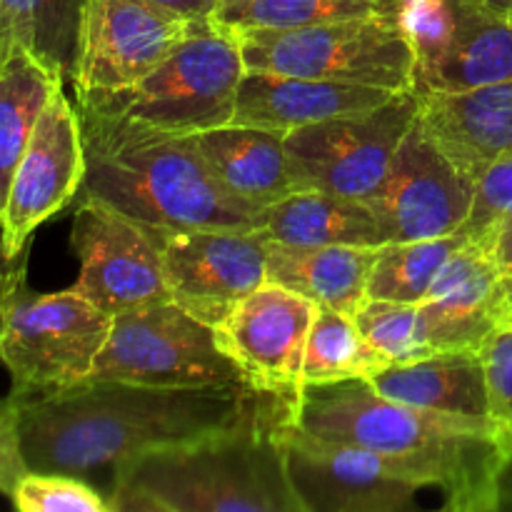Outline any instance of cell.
Here are the masks:
<instances>
[{
  "label": "cell",
  "instance_id": "484cf974",
  "mask_svg": "<svg viewBox=\"0 0 512 512\" xmlns=\"http://www.w3.org/2000/svg\"><path fill=\"white\" fill-rule=\"evenodd\" d=\"M508 293L510 285L493 250L468 240L450 255L425 300L450 313L500 325L508 310Z\"/></svg>",
  "mask_w": 512,
  "mask_h": 512
},
{
  "label": "cell",
  "instance_id": "ac0fdd59",
  "mask_svg": "<svg viewBox=\"0 0 512 512\" xmlns=\"http://www.w3.org/2000/svg\"><path fill=\"white\" fill-rule=\"evenodd\" d=\"M393 90L335 83L303 75L245 70L238 85L233 123L290 133L343 115L368 113L393 98Z\"/></svg>",
  "mask_w": 512,
  "mask_h": 512
},
{
  "label": "cell",
  "instance_id": "ffe728a7",
  "mask_svg": "<svg viewBox=\"0 0 512 512\" xmlns=\"http://www.w3.org/2000/svg\"><path fill=\"white\" fill-rule=\"evenodd\" d=\"M363 338L388 360V365L413 363L438 353L480 350L498 325L465 318L428 303L365 300L355 313Z\"/></svg>",
  "mask_w": 512,
  "mask_h": 512
},
{
  "label": "cell",
  "instance_id": "2e32d148",
  "mask_svg": "<svg viewBox=\"0 0 512 512\" xmlns=\"http://www.w3.org/2000/svg\"><path fill=\"white\" fill-rule=\"evenodd\" d=\"M83 175L78 110L63 93V85H58L40 113L0 215V238L10 258L23 255L35 228L78 198Z\"/></svg>",
  "mask_w": 512,
  "mask_h": 512
},
{
  "label": "cell",
  "instance_id": "5bb4252c",
  "mask_svg": "<svg viewBox=\"0 0 512 512\" xmlns=\"http://www.w3.org/2000/svg\"><path fill=\"white\" fill-rule=\"evenodd\" d=\"M195 20L153 0H85L75 93H118L168 58Z\"/></svg>",
  "mask_w": 512,
  "mask_h": 512
},
{
  "label": "cell",
  "instance_id": "cb8c5ba5",
  "mask_svg": "<svg viewBox=\"0 0 512 512\" xmlns=\"http://www.w3.org/2000/svg\"><path fill=\"white\" fill-rule=\"evenodd\" d=\"M260 233L273 243L295 248H380L378 218L368 200L345 198L323 190H298L263 210Z\"/></svg>",
  "mask_w": 512,
  "mask_h": 512
},
{
  "label": "cell",
  "instance_id": "d590c367",
  "mask_svg": "<svg viewBox=\"0 0 512 512\" xmlns=\"http://www.w3.org/2000/svg\"><path fill=\"white\" fill-rule=\"evenodd\" d=\"M483 245H488V248L493 250L500 268H503L505 280H508V285L512 288V218L500 223Z\"/></svg>",
  "mask_w": 512,
  "mask_h": 512
},
{
  "label": "cell",
  "instance_id": "9c48e42d",
  "mask_svg": "<svg viewBox=\"0 0 512 512\" xmlns=\"http://www.w3.org/2000/svg\"><path fill=\"white\" fill-rule=\"evenodd\" d=\"M413 93H463L512 80V25L485 0H405Z\"/></svg>",
  "mask_w": 512,
  "mask_h": 512
},
{
  "label": "cell",
  "instance_id": "f1b7e54d",
  "mask_svg": "<svg viewBox=\"0 0 512 512\" xmlns=\"http://www.w3.org/2000/svg\"><path fill=\"white\" fill-rule=\"evenodd\" d=\"M20 48L60 80L73 78L85 0H0Z\"/></svg>",
  "mask_w": 512,
  "mask_h": 512
},
{
  "label": "cell",
  "instance_id": "b9f144b4",
  "mask_svg": "<svg viewBox=\"0 0 512 512\" xmlns=\"http://www.w3.org/2000/svg\"><path fill=\"white\" fill-rule=\"evenodd\" d=\"M508 20H510V25H512V8H510V13H508Z\"/></svg>",
  "mask_w": 512,
  "mask_h": 512
},
{
  "label": "cell",
  "instance_id": "ab89813d",
  "mask_svg": "<svg viewBox=\"0 0 512 512\" xmlns=\"http://www.w3.org/2000/svg\"><path fill=\"white\" fill-rule=\"evenodd\" d=\"M485 3H488L490 8H495L498 13H503V15H508L510 8H512V0H485Z\"/></svg>",
  "mask_w": 512,
  "mask_h": 512
},
{
  "label": "cell",
  "instance_id": "30bf717a",
  "mask_svg": "<svg viewBox=\"0 0 512 512\" xmlns=\"http://www.w3.org/2000/svg\"><path fill=\"white\" fill-rule=\"evenodd\" d=\"M418 108V95L405 90L368 113L330 118L285 133L295 188L368 200L383 183L400 140L418 118Z\"/></svg>",
  "mask_w": 512,
  "mask_h": 512
},
{
  "label": "cell",
  "instance_id": "5b68a950",
  "mask_svg": "<svg viewBox=\"0 0 512 512\" xmlns=\"http://www.w3.org/2000/svg\"><path fill=\"white\" fill-rule=\"evenodd\" d=\"M238 35L218 20H195L178 48L145 78L118 93H98L130 118L175 135L230 125L245 73Z\"/></svg>",
  "mask_w": 512,
  "mask_h": 512
},
{
  "label": "cell",
  "instance_id": "836d02e7",
  "mask_svg": "<svg viewBox=\"0 0 512 512\" xmlns=\"http://www.w3.org/2000/svg\"><path fill=\"white\" fill-rule=\"evenodd\" d=\"M25 473L28 465L20 448V400L8 393V398H0V495L10 498Z\"/></svg>",
  "mask_w": 512,
  "mask_h": 512
},
{
  "label": "cell",
  "instance_id": "9a60e30c",
  "mask_svg": "<svg viewBox=\"0 0 512 512\" xmlns=\"http://www.w3.org/2000/svg\"><path fill=\"white\" fill-rule=\"evenodd\" d=\"M170 300L208 325H220L268 283V238L260 230H155Z\"/></svg>",
  "mask_w": 512,
  "mask_h": 512
},
{
  "label": "cell",
  "instance_id": "52a82bcc",
  "mask_svg": "<svg viewBox=\"0 0 512 512\" xmlns=\"http://www.w3.org/2000/svg\"><path fill=\"white\" fill-rule=\"evenodd\" d=\"M113 315L70 290L35 295L15 285L0 325V363L18 400L55 393L90 378L110 335Z\"/></svg>",
  "mask_w": 512,
  "mask_h": 512
},
{
  "label": "cell",
  "instance_id": "4316f807",
  "mask_svg": "<svg viewBox=\"0 0 512 512\" xmlns=\"http://www.w3.org/2000/svg\"><path fill=\"white\" fill-rule=\"evenodd\" d=\"M405 0H230L215 8L223 28L288 30L355 18H400Z\"/></svg>",
  "mask_w": 512,
  "mask_h": 512
},
{
  "label": "cell",
  "instance_id": "d6a6232c",
  "mask_svg": "<svg viewBox=\"0 0 512 512\" xmlns=\"http://www.w3.org/2000/svg\"><path fill=\"white\" fill-rule=\"evenodd\" d=\"M488 383L490 418L500 430L512 428V323H500L480 348Z\"/></svg>",
  "mask_w": 512,
  "mask_h": 512
},
{
  "label": "cell",
  "instance_id": "f35d334b",
  "mask_svg": "<svg viewBox=\"0 0 512 512\" xmlns=\"http://www.w3.org/2000/svg\"><path fill=\"white\" fill-rule=\"evenodd\" d=\"M15 45L18 43H15L13 30H10V23H8V15H5L3 3H0V70H3V65L8 63V58L13 55Z\"/></svg>",
  "mask_w": 512,
  "mask_h": 512
},
{
  "label": "cell",
  "instance_id": "f546056e",
  "mask_svg": "<svg viewBox=\"0 0 512 512\" xmlns=\"http://www.w3.org/2000/svg\"><path fill=\"white\" fill-rule=\"evenodd\" d=\"M465 243L468 238L458 230L443 238L380 245L368 278V300L423 303L443 265Z\"/></svg>",
  "mask_w": 512,
  "mask_h": 512
},
{
  "label": "cell",
  "instance_id": "ba28073f",
  "mask_svg": "<svg viewBox=\"0 0 512 512\" xmlns=\"http://www.w3.org/2000/svg\"><path fill=\"white\" fill-rule=\"evenodd\" d=\"M88 380L150 388L250 385L243 370L220 350L213 325L173 300L115 315Z\"/></svg>",
  "mask_w": 512,
  "mask_h": 512
},
{
  "label": "cell",
  "instance_id": "8fae6325",
  "mask_svg": "<svg viewBox=\"0 0 512 512\" xmlns=\"http://www.w3.org/2000/svg\"><path fill=\"white\" fill-rule=\"evenodd\" d=\"M285 465L303 512H405L418 493L438 488L428 473L405 460L308 435L290 420Z\"/></svg>",
  "mask_w": 512,
  "mask_h": 512
},
{
  "label": "cell",
  "instance_id": "7402d4cb",
  "mask_svg": "<svg viewBox=\"0 0 512 512\" xmlns=\"http://www.w3.org/2000/svg\"><path fill=\"white\" fill-rule=\"evenodd\" d=\"M365 380L385 398L398 403L465 418H490L480 350L438 353L413 363L388 365Z\"/></svg>",
  "mask_w": 512,
  "mask_h": 512
},
{
  "label": "cell",
  "instance_id": "3957f363",
  "mask_svg": "<svg viewBox=\"0 0 512 512\" xmlns=\"http://www.w3.org/2000/svg\"><path fill=\"white\" fill-rule=\"evenodd\" d=\"M293 423L315 438L415 465L435 480L445 510L498 512L503 445L495 420L415 408L385 398L365 378H350L300 385Z\"/></svg>",
  "mask_w": 512,
  "mask_h": 512
},
{
  "label": "cell",
  "instance_id": "7a4b0ae2",
  "mask_svg": "<svg viewBox=\"0 0 512 512\" xmlns=\"http://www.w3.org/2000/svg\"><path fill=\"white\" fill-rule=\"evenodd\" d=\"M85 175L75 200H100L155 230H260L263 210L230 193L193 135L130 118L98 93H75Z\"/></svg>",
  "mask_w": 512,
  "mask_h": 512
},
{
  "label": "cell",
  "instance_id": "4dcf8cb0",
  "mask_svg": "<svg viewBox=\"0 0 512 512\" xmlns=\"http://www.w3.org/2000/svg\"><path fill=\"white\" fill-rule=\"evenodd\" d=\"M10 503L20 512H110L108 498L88 480L33 470L15 485Z\"/></svg>",
  "mask_w": 512,
  "mask_h": 512
},
{
  "label": "cell",
  "instance_id": "d6986e66",
  "mask_svg": "<svg viewBox=\"0 0 512 512\" xmlns=\"http://www.w3.org/2000/svg\"><path fill=\"white\" fill-rule=\"evenodd\" d=\"M418 100V118L430 138L475 180L490 165L512 160V80Z\"/></svg>",
  "mask_w": 512,
  "mask_h": 512
},
{
  "label": "cell",
  "instance_id": "4fadbf2b",
  "mask_svg": "<svg viewBox=\"0 0 512 512\" xmlns=\"http://www.w3.org/2000/svg\"><path fill=\"white\" fill-rule=\"evenodd\" d=\"M70 248L80 263L73 290L108 315L168 303L153 233L100 200H78Z\"/></svg>",
  "mask_w": 512,
  "mask_h": 512
},
{
  "label": "cell",
  "instance_id": "7bdbcfd3",
  "mask_svg": "<svg viewBox=\"0 0 512 512\" xmlns=\"http://www.w3.org/2000/svg\"><path fill=\"white\" fill-rule=\"evenodd\" d=\"M220 3H230V0H220Z\"/></svg>",
  "mask_w": 512,
  "mask_h": 512
},
{
  "label": "cell",
  "instance_id": "1f68e13d",
  "mask_svg": "<svg viewBox=\"0 0 512 512\" xmlns=\"http://www.w3.org/2000/svg\"><path fill=\"white\" fill-rule=\"evenodd\" d=\"M512 218V160H503L480 173L475 198L460 233L473 243H485L500 223Z\"/></svg>",
  "mask_w": 512,
  "mask_h": 512
},
{
  "label": "cell",
  "instance_id": "6da1fadb",
  "mask_svg": "<svg viewBox=\"0 0 512 512\" xmlns=\"http://www.w3.org/2000/svg\"><path fill=\"white\" fill-rule=\"evenodd\" d=\"M273 390L150 388L83 380L20 400V448L33 473L88 478L130 458L223 430L258 413Z\"/></svg>",
  "mask_w": 512,
  "mask_h": 512
},
{
  "label": "cell",
  "instance_id": "8d00e7d4",
  "mask_svg": "<svg viewBox=\"0 0 512 512\" xmlns=\"http://www.w3.org/2000/svg\"><path fill=\"white\" fill-rule=\"evenodd\" d=\"M503 463L498 473V510H512V428L500 430Z\"/></svg>",
  "mask_w": 512,
  "mask_h": 512
},
{
  "label": "cell",
  "instance_id": "e0dca14e",
  "mask_svg": "<svg viewBox=\"0 0 512 512\" xmlns=\"http://www.w3.org/2000/svg\"><path fill=\"white\" fill-rule=\"evenodd\" d=\"M315 303L275 283H263L228 318L215 325L220 350L250 385L295 395Z\"/></svg>",
  "mask_w": 512,
  "mask_h": 512
},
{
  "label": "cell",
  "instance_id": "d4e9b609",
  "mask_svg": "<svg viewBox=\"0 0 512 512\" xmlns=\"http://www.w3.org/2000/svg\"><path fill=\"white\" fill-rule=\"evenodd\" d=\"M58 85L63 80L20 45L0 70V215L40 113Z\"/></svg>",
  "mask_w": 512,
  "mask_h": 512
},
{
  "label": "cell",
  "instance_id": "e575fe53",
  "mask_svg": "<svg viewBox=\"0 0 512 512\" xmlns=\"http://www.w3.org/2000/svg\"><path fill=\"white\" fill-rule=\"evenodd\" d=\"M25 263H28V255L23 253L18 258H10L3 248V238H0V325H3L5 305H8L10 293L25 278Z\"/></svg>",
  "mask_w": 512,
  "mask_h": 512
},
{
  "label": "cell",
  "instance_id": "60d3db41",
  "mask_svg": "<svg viewBox=\"0 0 512 512\" xmlns=\"http://www.w3.org/2000/svg\"><path fill=\"white\" fill-rule=\"evenodd\" d=\"M503 323H512V288H510V293H508V310H505V320Z\"/></svg>",
  "mask_w": 512,
  "mask_h": 512
},
{
  "label": "cell",
  "instance_id": "83f0119b",
  "mask_svg": "<svg viewBox=\"0 0 512 512\" xmlns=\"http://www.w3.org/2000/svg\"><path fill=\"white\" fill-rule=\"evenodd\" d=\"M385 368H388V360L363 338L355 315L315 305L308 343H305L300 385L370 378Z\"/></svg>",
  "mask_w": 512,
  "mask_h": 512
},
{
  "label": "cell",
  "instance_id": "74e56055",
  "mask_svg": "<svg viewBox=\"0 0 512 512\" xmlns=\"http://www.w3.org/2000/svg\"><path fill=\"white\" fill-rule=\"evenodd\" d=\"M153 3L165 5V8H173L178 13H183L185 18H210L215 13V8L220 5V0H153Z\"/></svg>",
  "mask_w": 512,
  "mask_h": 512
},
{
  "label": "cell",
  "instance_id": "7c38bea8",
  "mask_svg": "<svg viewBox=\"0 0 512 512\" xmlns=\"http://www.w3.org/2000/svg\"><path fill=\"white\" fill-rule=\"evenodd\" d=\"M473 198V175L460 170L415 118L368 203L385 245L458 233Z\"/></svg>",
  "mask_w": 512,
  "mask_h": 512
},
{
  "label": "cell",
  "instance_id": "8992f818",
  "mask_svg": "<svg viewBox=\"0 0 512 512\" xmlns=\"http://www.w3.org/2000/svg\"><path fill=\"white\" fill-rule=\"evenodd\" d=\"M245 68L335 83L413 90V50L400 18H355L288 30H240Z\"/></svg>",
  "mask_w": 512,
  "mask_h": 512
},
{
  "label": "cell",
  "instance_id": "603a6c76",
  "mask_svg": "<svg viewBox=\"0 0 512 512\" xmlns=\"http://www.w3.org/2000/svg\"><path fill=\"white\" fill-rule=\"evenodd\" d=\"M375 258L378 248H295L268 240L265 270L268 283L283 285L323 308L355 315L368 300V278Z\"/></svg>",
  "mask_w": 512,
  "mask_h": 512
},
{
  "label": "cell",
  "instance_id": "44dd1931",
  "mask_svg": "<svg viewBox=\"0 0 512 512\" xmlns=\"http://www.w3.org/2000/svg\"><path fill=\"white\" fill-rule=\"evenodd\" d=\"M215 178L245 203L265 210L298 193L283 133L253 125H220L193 135Z\"/></svg>",
  "mask_w": 512,
  "mask_h": 512
},
{
  "label": "cell",
  "instance_id": "277c9868",
  "mask_svg": "<svg viewBox=\"0 0 512 512\" xmlns=\"http://www.w3.org/2000/svg\"><path fill=\"white\" fill-rule=\"evenodd\" d=\"M295 395L240 423L115 465L110 512H303L285 465Z\"/></svg>",
  "mask_w": 512,
  "mask_h": 512
}]
</instances>
